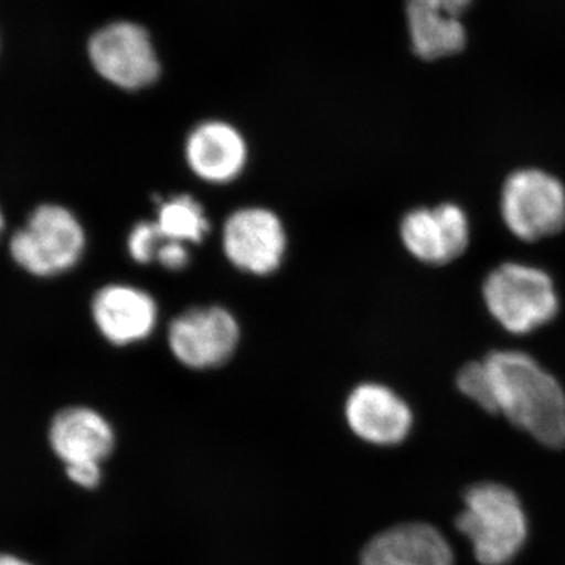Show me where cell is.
Wrapping results in <instances>:
<instances>
[{"mask_svg": "<svg viewBox=\"0 0 565 565\" xmlns=\"http://www.w3.org/2000/svg\"><path fill=\"white\" fill-rule=\"evenodd\" d=\"M493 386L494 414L548 448L565 446V392L533 356L498 351L484 359Z\"/></svg>", "mask_w": 565, "mask_h": 565, "instance_id": "obj_1", "label": "cell"}, {"mask_svg": "<svg viewBox=\"0 0 565 565\" xmlns=\"http://www.w3.org/2000/svg\"><path fill=\"white\" fill-rule=\"evenodd\" d=\"M457 530L470 539L482 565H505L525 545L527 522L519 498L500 484H479L465 494Z\"/></svg>", "mask_w": 565, "mask_h": 565, "instance_id": "obj_2", "label": "cell"}, {"mask_svg": "<svg viewBox=\"0 0 565 565\" xmlns=\"http://www.w3.org/2000/svg\"><path fill=\"white\" fill-rule=\"evenodd\" d=\"M482 297L494 321L512 334H526L552 322L559 311L555 282L545 270L504 263L487 275Z\"/></svg>", "mask_w": 565, "mask_h": 565, "instance_id": "obj_3", "label": "cell"}, {"mask_svg": "<svg viewBox=\"0 0 565 565\" xmlns=\"http://www.w3.org/2000/svg\"><path fill=\"white\" fill-rule=\"evenodd\" d=\"M87 245L79 218L61 204H41L10 241V253L35 277H55L81 262Z\"/></svg>", "mask_w": 565, "mask_h": 565, "instance_id": "obj_4", "label": "cell"}, {"mask_svg": "<svg viewBox=\"0 0 565 565\" xmlns=\"http://www.w3.org/2000/svg\"><path fill=\"white\" fill-rule=\"evenodd\" d=\"M501 215L509 232L525 243L556 236L565 228V188L541 169L509 174L501 192Z\"/></svg>", "mask_w": 565, "mask_h": 565, "instance_id": "obj_5", "label": "cell"}, {"mask_svg": "<svg viewBox=\"0 0 565 565\" xmlns=\"http://www.w3.org/2000/svg\"><path fill=\"white\" fill-rule=\"evenodd\" d=\"M96 73L122 90H141L159 79L161 63L148 32L134 22L104 25L88 43Z\"/></svg>", "mask_w": 565, "mask_h": 565, "instance_id": "obj_6", "label": "cell"}, {"mask_svg": "<svg viewBox=\"0 0 565 565\" xmlns=\"http://www.w3.org/2000/svg\"><path fill=\"white\" fill-rule=\"evenodd\" d=\"M167 341L174 359L185 367L214 370L236 352L241 327L226 308L196 307L173 319Z\"/></svg>", "mask_w": 565, "mask_h": 565, "instance_id": "obj_7", "label": "cell"}, {"mask_svg": "<svg viewBox=\"0 0 565 565\" xmlns=\"http://www.w3.org/2000/svg\"><path fill=\"white\" fill-rule=\"evenodd\" d=\"M222 247L237 270L266 277L281 266L288 236L274 211L262 206L241 207L223 225Z\"/></svg>", "mask_w": 565, "mask_h": 565, "instance_id": "obj_8", "label": "cell"}, {"mask_svg": "<svg viewBox=\"0 0 565 565\" xmlns=\"http://www.w3.org/2000/svg\"><path fill=\"white\" fill-rule=\"evenodd\" d=\"M401 239L415 259L430 266L456 262L470 244V223L462 207L452 203L418 207L401 222Z\"/></svg>", "mask_w": 565, "mask_h": 565, "instance_id": "obj_9", "label": "cell"}, {"mask_svg": "<svg viewBox=\"0 0 565 565\" xmlns=\"http://www.w3.org/2000/svg\"><path fill=\"white\" fill-rule=\"evenodd\" d=\"M92 316L104 340L125 348L151 337L158 326L159 308L150 292L111 282L93 297Z\"/></svg>", "mask_w": 565, "mask_h": 565, "instance_id": "obj_10", "label": "cell"}, {"mask_svg": "<svg viewBox=\"0 0 565 565\" xmlns=\"http://www.w3.org/2000/svg\"><path fill=\"white\" fill-rule=\"evenodd\" d=\"M344 416L356 437L377 446L403 444L414 424V415L403 397L374 382L352 390L345 399Z\"/></svg>", "mask_w": 565, "mask_h": 565, "instance_id": "obj_11", "label": "cell"}, {"mask_svg": "<svg viewBox=\"0 0 565 565\" xmlns=\"http://www.w3.org/2000/svg\"><path fill=\"white\" fill-rule=\"evenodd\" d=\"M185 162L196 178L210 184H228L243 174L248 147L239 129L211 120L195 126L185 140Z\"/></svg>", "mask_w": 565, "mask_h": 565, "instance_id": "obj_12", "label": "cell"}, {"mask_svg": "<svg viewBox=\"0 0 565 565\" xmlns=\"http://www.w3.org/2000/svg\"><path fill=\"white\" fill-rule=\"evenodd\" d=\"M50 445L65 468L103 465L115 448L114 427L90 407L63 408L52 418Z\"/></svg>", "mask_w": 565, "mask_h": 565, "instance_id": "obj_13", "label": "cell"}, {"mask_svg": "<svg viewBox=\"0 0 565 565\" xmlns=\"http://www.w3.org/2000/svg\"><path fill=\"white\" fill-rule=\"evenodd\" d=\"M362 565H455V553L435 527L407 523L371 539Z\"/></svg>", "mask_w": 565, "mask_h": 565, "instance_id": "obj_14", "label": "cell"}, {"mask_svg": "<svg viewBox=\"0 0 565 565\" xmlns=\"http://www.w3.org/2000/svg\"><path fill=\"white\" fill-rule=\"evenodd\" d=\"M407 25L412 46L424 61L457 54L467 43L462 21L452 14L427 10L407 2Z\"/></svg>", "mask_w": 565, "mask_h": 565, "instance_id": "obj_15", "label": "cell"}, {"mask_svg": "<svg viewBox=\"0 0 565 565\" xmlns=\"http://www.w3.org/2000/svg\"><path fill=\"white\" fill-rule=\"evenodd\" d=\"M156 223L166 241H178L188 245L202 243L210 233V221L203 206L191 195L163 200Z\"/></svg>", "mask_w": 565, "mask_h": 565, "instance_id": "obj_16", "label": "cell"}, {"mask_svg": "<svg viewBox=\"0 0 565 565\" xmlns=\"http://www.w3.org/2000/svg\"><path fill=\"white\" fill-rule=\"evenodd\" d=\"M457 388L489 414H494L493 386L484 360L465 364L457 374Z\"/></svg>", "mask_w": 565, "mask_h": 565, "instance_id": "obj_17", "label": "cell"}, {"mask_svg": "<svg viewBox=\"0 0 565 565\" xmlns=\"http://www.w3.org/2000/svg\"><path fill=\"white\" fill-rule=\"evenodd\" d=\"M166 237L162 236L156 221L137 223L128 236V253L137 264H150L156 262L159 247Z\"/></svg>", "mask_w": 565, "mask_h": 565, "instance_id": "obj_18", "label": "cell"}, {"mask_svg": "<svg viewBox=\"0 0 565 565\" xmlns=\"http://www.w3.org/2000/svg\"><path fill=\"white\" fill-rule=\"evenodd\" d=\"M156 262L161 264L163 269L173 270V273L184 269L191 262L188 244L178 243V241H163V244L159 247L158 256H156Z\"/></svg>", "mask_w": 565, "mask_h": 565, "instance_id": "obj_19", "label": "cell"}, {"mask_svg": "<svg viewBox=\"0 0 565 565\" xmlns=\"http://www.w3.org/2000/svg\"><path fill=\"white\" fill-rule=\"evenodd\" d=\"M65 471L70 481L81 489H96L103 479L102 465H74V467H66Z\"/></svg>", "mask_w": 565, "mask_h": 565, "instance_id": "obj_20", "label": "cell"}, {"mask_svg": "<svg viewBox=\"0 0 565 565\" xmlns=\"http://www.w3.org/2000/svg\"><path fill=\"white\" fill-rule=\"evenodd\" d=\"M408 3L424 7L427 10L440 11V13L459 17L470 6L471 0H407Z\"/></svg>", "mask_w": 565, "mask_h": 565, "instance_id": "obj_21", "label": "cell"}, {"mask_svg": "<svg viewBox=\"0 0 565 565\" xmlns=\"http://www.w3.org/2000/svg\"><path fill=\"white\" fill-rule=\"evenodd\" d=\"M0 565H33L29 561L22 559L17 555H10V553H0Z\"/></svg>", "mask_w": 565, "mask_h": 565, "instance_id": "obj_22", "label": "cell"}, {"mask_svg": "<svg viewBox=\"0 0 565 565\" xmlns=\"http://www.w3.org/2000/svg\"><path fill=\"white\" fill-rule=\"evenodd\" d=\"M3 226H6V221H3L2 211H0V234L3 232Z\"/></svg>", "mask_w": 565, "mask_h": 565, "instance_id": "obj_23", "label": "cell"}]
</instances>
